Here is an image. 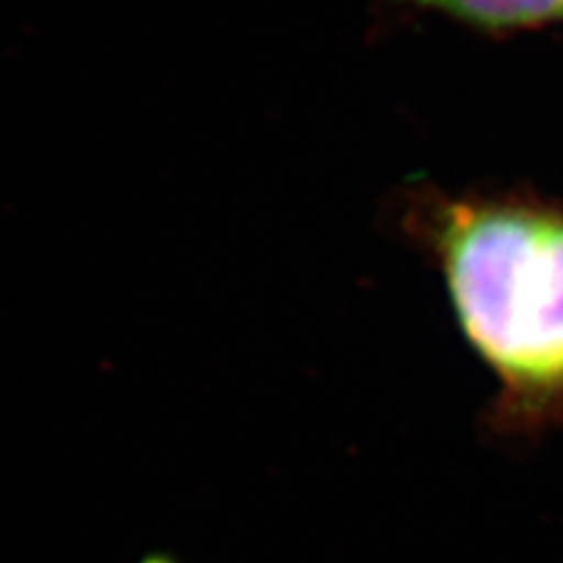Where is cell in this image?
<instances>
[{
  "mask_svg": "<svg viewBox=\"0 0 563 563\" xmlns=\"http://www.w3.org/2000/svg\"><path fill=\"white\" fill-rule=\"evenodd\" d=\"M442 10L484 29H523L563 20V0H401Z\"/></svg>",
  "mask_w": 563,
  "mask_h": 563,
  "instance_id": "2",
  "label": "cell"
},
{
  "mask_svg": "<svg viewBox=\"0 0 563 563\" xmlns=\"http://www.w3.org/2000/svg\"><path fill=\"white\" fill-rule=\"evenodd\" d=\"M404 225L442 277L451 312L496 383L488 428L563 426V207L526 198H428Z\"/></svg>",
  "mask_w": 563,
  "mask_h": 563,
  "instance_id": "1",
  "label": "cell"
}]
</instances>
